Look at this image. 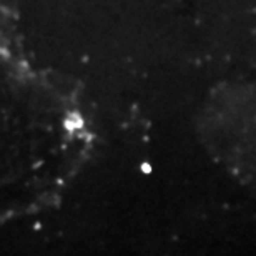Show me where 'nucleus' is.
Returning <instances> with one entry per match:
<instances>
[{
    "instance_id": "obj_1",
    "label": "nucleus",
    "mask_w": 256,
    "mask_h": 256,
    "mask_svg": "<svg viewBox=\"0 0 256 256\" xmlns=\"http://www.w3.org/2000/svg\"><path fill=\"white\" fill-rule=\"evenodd\" d=\"M234 100L231 112L241 116L216 115V130H213V140L216 147H221L228 156H223L230 166L241 178L251 181L256 186V90H244L241 97Z\"/></svg>"
}]
</instances>
